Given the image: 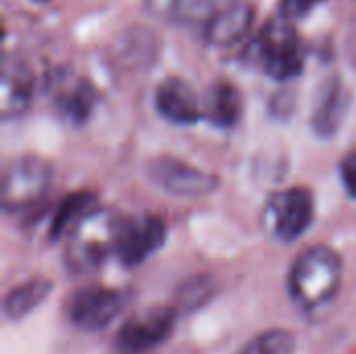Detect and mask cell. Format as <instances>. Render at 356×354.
Segmentation results:
<instances>
[{"mask_svg":"<svg viewBox=\"0 0 356 354\" xmlns=\"http://www.w3.org/2000/svg\"><path fill=\"white\" fill-rule=\"evenodd\" d=\"M342 261L327 246L307 248L294 263L288 280L292 298L307 311L327 305L340 288Z\"/></svg>","mask_w":356,"mask_h":354,"instance_id":"cell-1","label":"cell"},{"mask_svg":"<svg viewBox=\"0 0 356 354\" xmlns=\"http://www.w3.org/2000/svg\"><path fill=\"white\" fill-rule=\"evenodd\" d=\"M123 217L113 211L94 209L71 232L67 242V263L75 271H90L104 263L111 252H117Z\"/></svg>","mask_w":356,"mask_h":354,"instance_id":"cell-2","label":"cell"},{"mask_svg":"<svg viewBox=\"0 0 356 354\" xmlns=\"http://www.w3.org/2000/svg\"><path fill=\"white\" fill-rule=\"evenodd\" d=\"M252 58L277 81H288L302 73L305 52L290 19H273L263 27L252 44Z\"/></svg>","mask_w":356,"mask_h":354,"instance_id":"cell-3","label":"cell"},{"mask_svg":"<svg viewBox=\"0 0 356 354\" xmlns=\"http://www.w3.org/2000/svg\"><path fill=\"white\" fill-rule=\"evenodd\" d=\"M52 171L38 156H21L4 167L0 198L4 211H25L38 204L50 188Z\"/></svg>","mask_w":356,"mask_h":354,"instance_id":"cell-4","label":"cell"},{"mask_svg":"<svg viewBox=\"0 0 356 354\" xmlns=\"http://www.w3.org/2000/svg\"><path fill=\"white\" fill-rule=\"evenodd\" d=\"M315 198L309 188L296 186L271 196L267 207V219L273 236L280 242L298 240L313 223Z\"/></svg>","mask_w":356,"mask_h":354,"instance_id":"cell-5","label":"cell"},{"mask_svg":"<svg viewBox=\"0 0 356 354\" xmlns=\"http://www.w3.org/2000/svg\"><path fill=\"white\" fill-rule=\"evenodd\" d=\"M150 179L165 192L181 198H198L217 190L219 179L181 159L159 156L148 165Z\"/></svg>","mask_w":356,"mask_h":354,"instance_id":"cell-6","label":"cell"},{"mask_svg":"<svg viewBox=\"0 0 356 354\" xmlns=\"http://www.w3.org/2000/svg\"><path fill=\"white\" fill-rule=\"evenodd\" d=\"M127 296L119 290L102 288V286H88L77 290L69 305V317L83 330H102L106 328L119 311L125 307Z\"/></svg>","mask_w":356,"mask_h":354,"instance_id":"cell-7","label":"cell"},{"mask_svg":"<svg viewBox=\"0 0 356 354\" xmlns=\"http://www.w3.org/2000/svg\"><path fill=\"white\" fill-rule=\"evenodd\" d=\"M167 238L165 223L154 215L125 219L117 244V257L125 267H136L154 255Z\"/></svg>","mask_w":356,"mask_h":354,"instance_id":"cell-8","label":"cell"},{"mask_svg":"<svg viewBox=\"0 0 356 354\" xmlns=\"http://www.w3.org/2000/svg\"><path fill=\"white\" fill-rule=\"evenodd\" d=\"M175 323V313L171 309H154L148 311L136 319H129L119 336H117V344L123 351L129 353H142L148 351L156 344H161L173 330Z\"/></svg>","mask_w":356,"mask_h":354,"instance_id":"cell-9","label":"cell"},{"mask_svg":"<svg viewBox=\"0 0 356 354\" xmlns=\"http://www.w3.org/2000/svg\"><path fill=\"white\" fill-rule=\"evenodd\" d=\"M156 111L171 123L192 125L202 115V104L194 88L181 77H167L159 83L154 94Z\"/></svg>","mask_w":356,"mask_h":354,"instance_id":"cell-10","label":"cell"},{"mask_svg":"<svg viewBox=\"0 0 356 354\" xmlns=\"http://www.w3.org/2000/svg\"><path fill=\"white\" fill-rule=\"evenodd\" d=\"M52 104L65 121L81 125L94 111L96 90L86 79L60 73L52 81Z\"/></svg>","mask_w":356,"mask_h":354,"instance_id":"cell-11","label":"cell"},{"mask_svg":"<svg viewBox=\"0 0 356 354\" xmlns=\"http://www.w3.org/2000/svg\"><path fill=\"white\" fill-rule=\"evenodd\" d=\"M348 106H350V94L346 86L342 83L340 77H330L321 86L311 115V127L315 136L319 138L336 136L346 119Z\"/></svg>","mask_w":356,"mask_h":354,"instance_id":"cell-12","label":"cell"},{"mask_svg":"<svg viewBox=\"0 0 356 354\" xmlns=\"http://www.w3.org/2000/svg\"><path fill=\"white\" fill-rule=\"evenodd\" d=\"M254 21V8L248 2H232L207 23V38L211 44L227 48L242 42Z\"/></svg>","mask_w":356,"mask_h":354,"instance_id":"cell-13","label":"cell"},{"mask_svg":"<svg viewBox=\"0 0 356 354\" xmlns=\"http://www.w3.org/2000/svg\"><path fill=\"white\" fill-rule=\"evenodd\" d=\"M33 98V75L19 61H4L2 65V81H0V106L2 117H19L27 111Z\"/></svg>","mask_w":356,"mask_h":354,"instance_id":"cell-14","label":"cell"},{"mask_svg":"<svg viewBox=\"0 0 356 354\" xmlns=\"http://www.w3.org/2000/svg\"><path fill=\"white\" fill-rule=\"evenodd\" d=\"M242 108H244V100L240 90L229 83V81H219L215 83L204 102H202V115L217 127L229 129L234 127L240 117H242Z\"/></svg>","mask_w":356,"mask_h":354,"instance_id":"cell-15","label":"cell"},{"mask_svg":"<svg viewBox=\"0 0 356 354\" xmlns=\"http://www.w3.org/2000/svg\"><path fill=\"white\" fill-rule=\"evenodd\" d=\"M96 209V194L94 192H75L67 196L60 207L56 209L52 223H50V240H60L88 215Z\"/></svg>","mask_w":356,"mask_h":354,"instance_id":"cell-16","label":"cell"},{"mask_svg":"<svg viewBox=\"0 0 356 354\" xmlns=\"http://www.w3.org/2000/svg\"><path fill=\"white\" fill-rule=\"evenodd\" d=\"M52 290V284L48 280H29L25 284H21L19 288H15L6 300H4V313L10 319H21L27 313H31L44 298L46 294Z\"/></svg>","mask_w":356,"mask_h":354,"instance_id":"cell-17","label":"cell"},{"mask_svg":"<svg viewBox=\"0 0 356 354\" xmlns=\"http://www.w3.org/2000/svg\"><path fill=\"white\" fill-rule=\"evenodd\" d=\"M146 6L165 21L194 23L209 15L211 0H146Z\"/></svg>","mask_w":356,"mask_h":354,"instance_id":"cell-18","label":"cell"},{"mask_svg":"<svg viewBox=\"0 0 356 354\" xmlns=\"http://www.w3.org/2000/svg\"><path fill=\"white\" fill-rule=\"evenodd\" d=\"M296 340L290 332L271 330L250 340L240 354H294Z\"/></svg>","mask_w":356,"mask_h":354,"instance_id":"cell-19","label":"cell"},{"mask_svg":"<svg viewBox=\"0 0 356 354\" xmlns=\"http://www.w3.org/2000/svg\"><path fill=\"white\" fill-rule=\"evenodd\" d=\"M215 292V284L207 275H196L190 282H186L177 292V303L184 309H196L204 305Z\"/></svg>","mask_w":356,"mask_h":354,"instance_id":"cell-20","label":"cell"},{"mask_svg":"<svg viewBox=\"0 0 356 354\" xmlns=\"http://www.w3.org/2000/svg\"><path fill=\"white\" fill-rule=\"evenodd\" d=\"M340 175H342V184H344L346 192L356 200V150L342 161Z\"/></svg>","mask_w":356,"mask_h":354,"instance_id":"cell-21","label":"cell"},{"mask_svg":"<svg viewBox=\"0 0 356 354\" xmlns=\"http://www.w3.org/2000/svg\"><path fill=\"white\" fill-rule=\"evenodd\" d=\"M317 2L321 0H282V13L286 19H300L305 17Z\"/></svg>","mask_w":356,"mask_h":354,"instance_id":"cell-22","label":"cell"},{"mask_svg":"<svg viewBox=\"0 0 356 354\" xmlns=\"http://www.w3.org/2000/svg\"><path fill=\"white\" fill-rule=\"evenodd\" d=\"M33 2H48V0H33Z\"/></svg>","mask_w":356,"mask_h":354,"instance_id":"cell-23","label":"cell"}]
</instances>
